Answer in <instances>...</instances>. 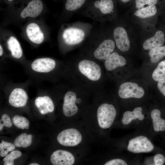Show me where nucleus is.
<instances>
[{"label":"nucleus","instance_id":"obj_2","mask_svg":"<svg viewBox=\"0 0 165 165\" xmlns=\"http://www.w3.org/2000/svg\"><path fill=\"white\" fill-rule=\"evenodd\" d=\"M59 143L64 146H74L79 144L82 140L80 132L74 128H70L60 132L57 137Z\"/></svg>","mask_w":165,"mask_h":165},{"label":"nucleus","instance_id":"obj_5","mask_svg":"<svg viewBox=\"0 0 165 165\" xmlns=\"http://www.w3.org/2000/svg\"><path fill=\"white\" fill-rule=\"evenodd\" d=\"M143 88L135 83L126 82L122 84L118 91L119 97L123 99L130 98H139L144 95Z\"/></svg>","mask_w":165,"mask_h":165},{"label":"nucleus","instance_id":"obj_23","mask_svg":"<svg viewBox=\"0 0 165 165\" xmlns=\"http://www.w3.org/2000/svg\"><path fill=\"white\" fill-rule=\"evenodd\" d=\"M156 12L157 9L155 5L148 6L138 9L135 12L134 15L144 18L154 16Z\"/></svg>","mask_w":165,"mask_h":165},{"label":"nucleus","instance_id":"obj_35","mask_svg":"<svg viewBox=\"0 0 165 165\" xmlns=\"http://www.w3.org/2000/svg\"><path fill=\"white\" fill-rule=\"evenodd\" d=\"M3 54V50L1 45H0V56H2Z\"/></svg>","mask_w":165,"mask_h":165},{"label":"nucleus","instance_id":"obj_24","mask_svg":"<svg viewBox=\"0 0 165 165\" xmlns=\"http://www.w3.org/2000/svg\"><path fill=\"white\" fill-rule=\"evenodd\" d=\"M148 55L151 62L155 63L158 62L165 56V46H161L150 50Z\"/></svg>","mask_w":165,"mask_h":165},{"label":"nucleus","instance_id":"obj_28","mask_svg":"<svg viewBox=\"0 0 165 165\" xmlns=\"http://www.w3.org/2000/svg\"><path fill=\"white\" fill-rule=\"evenodd\" d=\"M14 144L2 140L0 143V156L2 157L6 156L8 152L13 151L15 148Z\"/></svg>","mask_w":165,"mask_h":165},{"label":"nucleus","instance_id":"obj_13","mask_svg":"<svg viewBox=\"0 0 165 165\" xmlns=\"http://www.w3.org/2000/svg\"><path fill=\"white\" fill-rule=\"evenodd\" d=\"M35 106L42 114H45L53 112L54 106L51 98L48 95L39 96L35 101Z\"/></svg>","mask_w":165,"mask_h":165},{"label":"nucleus","instance_id":"obj_4","mask_svg":"<svg viewBox=\"0 0 165 165\" xmlns=\"http://www.w3.org/2000/svg\"><path fill=\"white\" fill-rule=\"evenodd\" d=\"M80 72L89 79L97 81L101 75V69L99 66L95 62L88 60L81 61L78 65Z\"/></svg>","mask_w":165,"mask_h":165},{"label":"nucleus","instance_id":"obj_38","mask_svg":"<svg viewBox=\"0 0 165 165\" xmlns=\"http://www.w3.org/2000/svg\"><path fill=\"white\" fill-rule=\"evenodd\" d=\"M9 1H12L13 0H8Z\"/></svg>","mask_w":165,"mask_h":165},{"label":"nucleus","instance_id":"obj_18","mask_svg":"<svg viewBox=\"0 0 165 165\" xmlns=\"http://www.w3.org/2000/svg\"><path fill=\"white\" fill-rule=\"evenodd\" d=\"M142 110L141 108L138 107L135 108L132 112H126L124 113L122 119V123L124 125L128 124L132 120L137 119L142 120L144 118V116L142 113Z\"/></svg>","mask_w":165,"mask_h":165},{"label":"nucleus","instance_id":"obj_12","mask_svg":"<svg viewBox=\"0 0 165 165\" xmlns=\"http://www.w3.org/2000/svg\"><path fill=\"white\" fill-rule=\"evenodd\" d=\"M115 48L114 42L111 39H106L101 42L94 52V57L100 60H106Z\"/></svg>","mask_w":165,"mask_h":165},{"label":"nucleus","instance_id":"obj_22","mask_svg":"<svg viewBox=\"0 0 165 165\" xmlns=\"http://www.w3.org/2000/svg\"><path fill=\"white\" fill-rule=\"evenodd\" d=\"M32 138V136L31 134H27L26 133H23L16 138L14 144L17 147L27 148L31 144Z\"/></svg>","mask_w":165,"mask_h":165},{"label":"nucleus","instance_id":"obj_31","mask_svg":"<svg viewBox=\"0 0 165 165\" xmlns=\"http://www.w3.org/2000/svg\"><path fill=\"white\" fill-rule=\"evenodd\" d=\"M12 123L9 116L6 114H3L0 121V131H1L4 126L10 127L12 126Z\"/></svg>","mask_w":165,"mask_h":165},{"label":"nucleus","instance_id":"obj_11","mask_svg":"<svg viewBox=\"0 0 165 165\" xmlns=\"http://www.w3.org/2000/svg\"><path fill=\"white\" fill-rule=\"evenodd\" d=\"M113 36L116 45L121 51H127L130 47V42L127 33L123 28L117 27L113 31Z\"/></svg>","mask_w":165,"mask_h":165},{"label":"nucleus","instance_id":"obj_15","mask_svg":"<svg viewBox=\"0 0 165 165\" xmlns=\"http://www.w3.org/2000/svg\"><path fill=\"white\" fill-rule=\"evenodd\" d=\"M27 35L33 42L40 44L44 39V35L39 26L35 23H31L27 26L26 29Z\"/></svg>","mask_w":165,"mask_h":165},{"label":"nucleus","instance_id":"obj_19","mask_svg":"<svg viewBox=\"0 0 165 165\" xmlns=\"http://www.w3.org/2000/svg\"><path fill=\"white\" fill-rule=\"evenodd\" d=\"M7 46L13 57L19 59L22 57L23 50L20 43L16 38L13 36L10 37L7 41Z\"/></svg>","mask_w":165,"mask_h":165},{"label":"nucleus","instance_id":"obj_29","mask_svg":"<svg viewBox=\"0 0 165 165\" xmlns=\"http://www.w3.org/2000/svg\"><path fill=\"white\" fill-rule=\"evenodd\" d=\"M22 155V153L18 150L12 151L9 154H7L3 158V160L4 162V165H13L14 164V160Z\"/></svg>","mask_w":165,"mask_h":165},{"label":"nucleus","instance_id":"obj_21","mask_svg":"<svg viewBox=\"0 0 165 165\" xmlns=\"http://www.w3.org/2000/svg\"><path fill=\"white\" fill-rule=\"evenodd\" d=\"M95 8L99 9L105 14L111 13L114 8V3L112 0H97L94 3Z\"/></svg>","mask_w":165,"mask_h":165},{"label":"nucleus","instance_id":"obj_30","mask_svg":"<svg viewBox=\"0 0 165 165\" xmlns=\"http://www.w3.org/2000/svg\"><path fill=\"white\" fill-rule=\"evenodd\" d=\"M158 0H135L136 7L139 9L144 7L145 5H155Z\"/></svg>","mask_w":165,"mask_h":165},{"label":"nucleus","instance_id":"obj_36","mask_svg":"<svg viewBox=\"0 0 165 165\" xmlns=\"http://www.w3.org/2000/svg\"><path fill=\"white\" fill-rule=\"evenodd\" d=\"M121 2L123 3H127L129 2L130 0H120Z\"/></svg>","mask_w":165,"mask_h":165},{"label":"nucleus","instance_id":"obj_17","mask_svg":"<svg viewBox=\"0 0 165 165\" xmlns=\"http://www.w3.org/2000/svg\"><path fill=\"white\" fill-rule=\"evenodd\" d=\"M126 63L125 58L116 52L112 53L106 59L105 62V68L107 70L112 71L118 67L124 66Z\"/></svg>","mask_w":165,"mask_h":165},{"label":"nucleus","instance_id":"obj_27","mask_svg":"<svg viewBox=\"0 0 165 165\" xmlns=\"http://www.w3.org/2000/svg\"><path fill=\"white\" fill-rule=\"evenodd\" d=\"M86 1V0H67L65 4V9L70 11L75 10L81 7Z\"/></svg>","mask_w":165,"mask_h":165},{"label":"nucleus","instance_id":"obj_3","mask_svg":"<svg viewBox=\"0 0 165 165\" xmlns=\"http://www.w3.org/2000/svg\"><path fill=\"white\" fill-rule=\"evenodd\" d=\"M154 148V145L151 141L147 137L143 136L130 140L127 147L129 151L136 153L150 152Z\"/></svg>","mask_w":165,"mask_h":165},{"label":"nucleus","instance_id":"obj_14","mask_svg":"<svg viewBox=\"0 0 165 165\" xmlns=\"http://www.w3.org/2000/svg\"><path fill=\"white\" fill-rule=\"evenodd\" d=\"M43 9V4L41 0H32L30 1L20 13L21 17L34 18L38 16Z\"/></svg>","mask_w":165,"mask_h":165},{"label":"nucleus","instance_id":"obj_7","mask_svg":"<svg viewBox=\"0 0 165 165\" xmlns=\"http://www.w3.org/2000/svg\"><path fill=\"white\" fill-rule=\"evenodd\" d=\"M11 90L8 97L9 104L15 108L25 106L28 98L26 90L22 87L17 86Z\"/></svg>","mask_w":165,"mask_h":165},{"label":"nucleus","instance_id":"obj_33","mask_svg":"<svg viewBox=\"0 0 165 165\" xmlns=\"http://www.w3.org/2000/svg\"><path fill=\"white\" fill-rule=\"evenodd\" d=\"M126 162L121 159H115L111 160L106 163L105 165H127Z\"/></svg>","mask_w":165,"mask_h":165},{"label":"nucleus","instance_id":"obj_34","mask_svg":"<svg viewBox=\"0 0 165 165\" xmlns=\"http://www.w3.org/2000/svg\"><path fill=\"white\" fill-rule=\"evenodd\" d=\"M157 86L160 91L165 97V78L158 81Z\"/></svg>","mask_w":165,"mask_h":165},{"label":"nucleus","instance_id":"obj_9","mask_svg":"<svg viewBox=\"0 0 165 165\" xmlns=\"http://www.w3.org/2000/svg\"><path fill=\"white\" fill-rule=\"evenodd\" d=\"M53 165H72L75 162V158L70 152L64 150H58L54 151L50 158Z\"/></svg>","mask_w":165,"mask_h":165},{"label":"nucleus","instance_id":"obj_16","mask_svg":"<svg viewBox=\"0 0 165 165\" xmlns=\"http://www.w3.org/2000/svg\"><path fill=\"white\" fill-rule=\"evenodd\" d=\"M165 41L164 35L163 31H157L153 36L146 39L144 42L143 46L145 50H151L159 47L163 45Z\"/></svg>","mask_w":165,"mask_h":165},{"label":"nucleus","instance_id":"obj_26","mask_svg":"<svg viewBox=\"0 0 165 165\" xmlns=\"http://www.w3.org/2000/svg\"><path fill=\"white\" fill-rule=\"evenodd\" d=\"M14 124L17 128L23 130L28 129L29 122L25 117L18 115L14 116L12 119Z\"/></svg>","mask_w":165,"mask_h":165},{"label":"nucleus","instance_id":"obj_1","mask_svg":"<svg viewBox=\"0 0 165 165\" xmlns=\"http://www.w3.org/2000/svg\"><path fill=\"white\" fill-rule=\"evenodd\" d=\"M116 116V111L113 105L107 103L103 104L98 107L97 112L98 123L103 129L111 127Z\"/></svg>","mask_w":165,"mask_h":165},{"label":"nucleus","instance_id":"obj_6","mask_svg":"<svg viewBox=\"0 0 165 165\" xmlns=\"http://www.w3.org/2000/svg\"><path fill=\"white\" fill-rule=\"evenodd\" d=\"M56 63L53 59L49 57H42L34 60L30 65L31 70L39 74H47L55 68Z\"/></svg>","mask_w":165,"mask_h":165},{"label":"nucleus","instance_id":"obj_20","mask_svg":"<svg viewBox=\"0 0 165 165\" xmlns=\"http://www.w3.org/2000/svg\"><path fill=\"white\" fill-rule=\"evenodd\" d=\"M160 115V112L158 109L153 110L151 113L154 130L157 132L165 130V120L161 118Z\"/></svg>","mask_w":165,"mask_h":165},{"label":"nucleus","instance_id":"obj_32","mask_svg":"<svg viewBox=\"0 0 165 165\" xmlns=\"http://www.w3.org/2000/svg\"><path fill=\"white\" fill-rule=\"evenodd\" d=\"M165 161V158L161 154H158L154 156V161L155 165H162Z\"/></svg>","mask_w":165,"mask_h":165},{"label":"nucleus","instance_id":"obj_37","mask_svg":"<svg viewBox=\"0 0 165 165\" xmlns=\"http://www.w3.org/2000/svg\"><path fill=\"white\" fill-rule=\"evenodd\" d=\"M39 164L37 163H30L29 165H39Z\"/></svg>","mask_w":165,"mask_h":165},{"label":"nucleus","instance_id":"obj_25","mask_svg":"<svg viewBox=\"0 0 165 165\" xmlns=\"http://www.w3.org/2000/svg\"><path fill=\"white\" fill-rule=\"evenodd\" d=\"M152 77L154 80L159 81L165 78V60L160 62L153 71Z\"/></svg>","mask_w":165,"mask_h":165},{"label":"nucleus","instance_id":"obj_10","mask_svg":"<svg viewBox=\"0 0 165 165\" xmlns=\"http://www.w3.org/2000/svg\"><path fill=\"white\" fill-rule=\"evenodd\" d=\"M85 34L82 30L75 28H70L64 31L62 37L64 42L68 45L78 44L82 41Z\"/></svg>","mask_w":165,"mask_h":165},{"label":"nucleus","instance_id":"obj_8","mask_svg":"<svg viewBox=\"0 0 165 165\" xmlns=\"http://www.w3.org/2000/svg\"><path fill=\"white\" fill-rule=\"evenodd\" d=\"M76 98V94L73 92L69 91L65 94L62 110L66 116H72L77 112L78 108L75 103Z\"/></svg>","mask_w":165,"mask_h":165}]
</instances>
